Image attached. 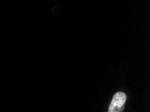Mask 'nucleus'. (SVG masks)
Wrapping results in <instances>:
<instances>
[{
  "mask_svg": "<svg viewBox=\"0 0 150 112\" xmlns=\"http://www.w3.org/2000/svg\"><path fill=\"white\" fill-rule=\"evenodd\" d=\"M127 95L125 93L119 91L116 93L108 107V112H122L125 107Z\"/></svg>",
  "mask_w": 150,
  "mask_h": 112,
  "instance_id": "nucleus-1",
  "label": "nucleus"
}]
</instances>
